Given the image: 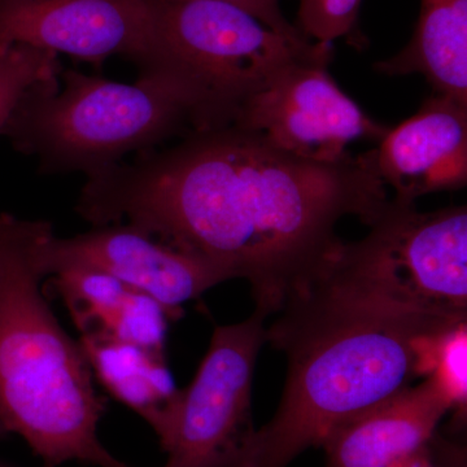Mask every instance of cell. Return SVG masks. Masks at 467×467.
<instances>
[{
    "mask_svg": "<svg viewBox=\"0 0 467 467\" xmlns=\"http://www.w3.org/2000/svg\"><path fill=\"white\" fill-rule=\"evenodd\" d=\"M79 346L95 379L159 435L180 398L165 355L99 334H81Z\"/></svg>",
    "mask_w": 467,
    "mask_h": 467,
    "instance_id": "cell-13",
    "label": "cell"
},
{
    "mask_svg": "<svg viewBox=\"0 0 467 467\" xmlns=\"http://www.w3.org/2000/svg\"><path fill=\"white\" fill-rule=\"evenodd\" d=\"M450 410L431 380L410 386L331 430L325 467H389L427 447Z\"/></svg>",
    "mask_w": 467,
    "mask_h": 467,
    "instance_id": "cell-12",
    "label": "cell"
},
{
    "mask_svg": "<svg viewBox=\"0 0 467 467\" xmlns=\"http://www.w3.org/2000/svg\"><path fill=\"white\" fill-rule=\"evenodd\" d=\"M156 34L168 67L204 95L208 129L232 124L239 107L285 67L331 47L294 41L218 0H158Z\"/></svg>",
    "mask_w": 467,
    "mask_h": 467,
    "instance_id": "cell-5",
    "label": "cell"
},
{
    "mask_svg": "<svg viewBox=\"0 0 467 467\" xmlns=\"http://www.w3.org/2000/svg\"><path fill=\"white\" fill-rule=\"evenodd\" d=\"M158 0H0V43L99 67L121 57L140 73L169 69L156 34Z\"/></svg>",
    "mask_w": 467,
    "mask_h": 467,
    "instance_id": "cell-8",
    "label": "cell"
},
{
    "mask_svg": "<svg viewBox=\"0 0 467 467\" xmlns=\"http://www.w3.org/2000/svg\"><path fill=\"white\" fill-rule=\"evenodd\" d=\"M167 2H171V0H167ZM218 2L229 3V5L244 9L273 32L294 39V41H310L297 29V26L288 23L287 18L282 14L278 0H218Z\"/></svg>",
    "mask_w": 467,
    "mask_h": 467,
    "instance_id": "cell-19",
    "label": "cell"
},
{
    "mask_svg": "<svg viewBox=\"0 0 467 467\" xmlns=\"http://www.w3.org/2000/svg\"><path fill=\"white\" fill-rule=\"evenodd\" d=\"M420 377L431 380L451 409L465 413L467 404V324L435 337L420 362Z\"/></svg>",
    "mask_w": 467,
    "mask_h": 467,
    "instance_id": "cell-17",
    "label": "cell"
},
{
    "mask_svg": "<svg viewBox=\"0 0 467 467\" xmlns=\"http://www.w3.org/2000/svg\"><path fill=\"white\" fill-rule=\"evenodd\" d=\"M333 57L330 47L285 67L239 107L230 126L319 164L348 159L347 147L356 140H382L389 126L368 116L337 86L328 73Z\"/></svg>",
    "mask_w": 467,
    "mask_h": 467,
    "instance_id": "cell-7",
    "label": "cell"
},
{
    "mask_svg": "<svg viewBox=\"0 0 467 467\" xmlns=\"http://www.w3.org/2000/svg\"><path fill=\"white\" fill-rule=\"evenodd\" d=\"M389 467H453V466H444L441 465V463L436 462L434 460V456H432L431 451V442H430L427 447L423 448V450L416 451V453L409 454V456L404 457V459H400L393 462Z\"/></svg>",
    "mask_w": 467,
    "mask_h": 467,
    "instance_id": "cell-20",
    "label": "cell"
},
{
    "mask_svg": "<svg viewBox=\"0 0 467 467\" xmlns=\"http://www.w3.org/2000/svg\"><path fill=\"white\" fill-rule=\"evenodd\" d=\"M45 276L70 267H92L109 273L131 290L142 292L178 318L187 301L229 281L218 267L171 247L149 233L109 223L70 238L51 234L41 247Z\"/></svg>",
    "mask_w": 467,
    "mask_h": 467,
    "instance_id": "cell-9",
    "label": "cell"
},
{
    "mask_svg": "<svg viewBox=\"0 0 467 467\" xmlns=\"http://www.w3.org/2000/svg\"><path fill=\"white\" fill-rule=\"evenodd\" d=\"M171 317L161 304L142 292L129 290L115 312L95 333L165 355Z\"/></svg>",
    "mask_w": 467,
    "mask_h": 467,
    "instance_id": "cell-16",
    "label": "cell"
},
{
    "mask_svg": "<svg viewBox=\"0 0 467 467\" xmlns=\"http://www.w3.org/2000/svg\"><path fill=\"white\" fill-rule=\"evenodd\" d=\"M269 317L256 308L245 321L214 328L195 378L158 435L168 454L162 467H232L254 430L252 382Z\"/></svg>",
    "mask_w": 467,
    "mask_h": 467,
    "instance_id": "cell-6",
    "label": "cell"
},
{
    "mask_svg": "<svg viewBox=\"0 0 467 467\" xmlns=\"http://www.w3.org/2000/svg\"><path fill=\"white\" fill-rule=\"evenodd\" d=\"M387 202L371 150L319 164L229 125L88 177L76 209L92 227L126 220L247 279L272 316L339 250L340 218L368 226Z\"/></svg>",
    "mask_w": 467,
    "mask_h": 467,
    "instance_id": "cell-1",
    "label": "cell"
},
{
    "mask_svg": "<svg viewBox=\"0 0 467 467\" xmlns=\"http://www.w3.org/2000/svg\"><path fill=\"white\" fill-rule=\"evenodd\" d=\"M275 315L265 337L287 359L284 393L232 467H287L321 447L335 427L409 389L431 340L467 317L420 299L370 234L343 243Z\"/></svg>",
    "mask_w": 467,
    "mask_h": 467,
    "instance_id": "cell-2",
    "label": "cell"
},
{
    "mask_svg": "<svg viewBox=\"0 0 467 467\" xmlns=\"http://www.w3.org/2000/svg\"><path fill=\"white\" fill-rule=\"evenodd\" d=\"M393 272L420 299L467 315V208L420 213L393 198L368 225Z\"/></svg>",
    "mask_w": 467,
    "mask_h": 467,
    "instance_id": "cell-10",
    "label": "cell"
},
{
    "mask_svg": "<svg viewBox=\"0 0 467 467\" xmlns=\"http://www.w3.org/2000/svg\"><path fill=\"white\" fill-rule=\"evenodd\" d=\"M373 153L374 167L396 199L416 202L427 193L467 183V106L434 94L420 110L389 129Z\"/></svg>",
    "mask_w": 467,
    "mask_h": 467,
    "instance_id": "cell-11",
    "label": "cell"
},
{
    "mask_svg": "<svg viewBox=\"0 0 467 467\" xmlns=\"http://www.w3.org/2000/svg\"><path fill=\"white\" fill-rule=\"evenodd\" d=\"M207 103L174 70L140 73L134 84L61 69L18 100L0 137L38 160L43 174L88 177L178 134L205 130Z\"/></svg>",
    "mask_w": 467,
    "mask_h": 467,
    "instance_id": "cell-4",
    "label": "cell"
},
{
    "mask_svg": "<svg viewBox=\"0 0 467 467\" xmlns=\"http://www.w3.org/2000/svg\"><path fill=\"white\" fill-rule=\"evenodd\" d=\"M361 3L362 0H300L297 29L316 42L331 43L344 38L356 48H362L367 39L358 30Z\"/></svg>",
    "mask_w": 467,
    "mask_h": 467,
    "instance_id": "cell-18",
    "label": "cell"
},
{
    "mask_svg": "<svg viewBox=\"0 0 467 467\" xmlns=\"http://www.w3.org/2000/svg\"><path fill=\"white\" fill-rule=\"evenodd\" d=\"M58 55L20 43H0V133L18 100L27 90L57 78Z\"/></svg>",
    "mask_w": 467,
    "mask_h": 467,
    "instance_id": "cell-15",
    "label": "cell"
},
{
    "mask_svg": "<svg viewBox=\"0 0 467 467\" xmlns=\"http://www.w3.org/2000/svg\"><path fill=\"white\" fill-rule=\"evenodd\" d=\"M50 223L0 212V425L43 461L130 467L104 448V400L79 343L43 296L41 247Z\"/></svg>",
    "mask_w": 467,
    "mask_h": 467,
    "instance_id": "cell-3",
    "label": "cell"
},
{
    "mask_svg": "<svg viewBox=\"0 0 467 467\" xmlns=\"http://www.w3.org/2000/svg\"><path fill=\"white\" fill-rule=\"evenodd\" d=\"M5 434H7V432H5V429H3L2 425H0V439H2Z\"/></svg>",
    "mask_w": 467,
    "mask_h": 467,
    "instance_id": "cell-21",
    "label": "cell"
},
{
    "mask_svg": "<svg viewBox=\"0 0 467 467\" xmlns=\"http://www.w3.org/2000/svg\"><path fill=\"white\" fill-rule=\"evenodd\" d=\"M374 67L389 76L420 73L434 94L467 106V0H420L407 47Z\"/></svg>",
    "mask_w": 467,
    "mask_h": 467,
    "instance_id": "cell-14",
    "label": "cell"
}]
</instances>
